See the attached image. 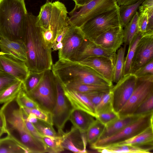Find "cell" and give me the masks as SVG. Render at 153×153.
Returning <instances> with one entry per match:
<instances>
[{
  "label": "cell",
  "mask_w": 153,
  "mask_h": 153,
  "mask_svg": "<svg viewBox=\"0 0 153 153\" xmlns=\"http://www.w3.org/2000/svg\"><path fill=\"white\" fill-rule=\"evenodd\" d=\"M36 17L27 13L22 41L27 57L26 62L29 71L37 73L51 70L53 64L52 49L46 46L40 28L36 24Z\"/></svg>",
  "instance_id": "1"
},
{
  "label": "cell",
  "mask_w": 153,
  "mask_h": 153,
  "mask_svg": "<svg viewBox=\"0 0 153 153\" xmlns=\"http://www.w3.org/2000/svg\"><path fill=\"white\" fill-rule=\"evenodd\" d=\"M16 97L4 104L0 109L4 118L5 133L28 153L47 152L44 143L34 137L27 128Z\"/></svg>",
  "instance_id": "2"
},
{
  "label": "cell",
  "mask_w": 153,
  "mask_h": 153,
  "mask_svg": "<svg viewBox=\"0 0 153 153\" xmlns=\"http://www.w3.org/2000/svg\"><path fill=\"white\" fill-rule=\"evenodd\" d=\"M51 71L64 85L83 84L113 86L91 68L78 62L59 59L53 65Z\"/></svg>",
  "instance_id": "3"
},
{
  "label": "cell",
  "mask_w": 153,
  "mask_h": 153,
  "mask_svg": "<svg viewBox=\"0 0 153 153\" xmlns=\"http://www.w3.org/2000/svg\"><path fill=\"white\" fill-rule=\"evenodd\" d=\"M27 13L24 0H0V37L22 40Z\"/></svg>",
  "instance_id": "4"
},
{
  "label": "cell",
  "mask_w": 153,
  "mask_h": 153,
  "mask_svg": "<svg viewBox=\"0 0 153 153\" xmlns=\"http://www.w3.org/2000/svg\"><path fill=\"white\" fill-rule=\"evenodd\" d=\"M119 7L117 0H93L82 7L74 8L70 11L68 13V23L80 27L90 19Z\"/></svg>",
  "instance_id": "5"
},
{
  "label": "cell",
  "mask_w": 153,
  "mask_h": 153,
  "mask_svg": "<svg viewBox=\"0 0 153 153\" xmlns=\"http://www.w3.org/2000/svg\"><path fill=\"white\" fill-rule=\"evenodd\" d=\"M122 26L119 7L115 9L101 14L87 21L81 27L85 39L94 42L105 31Z\"/></svg>",
  "instance_id": "6"
},
{
  "label": "cell",
  "mask_w": 153,
  "mask_h": 153,
  "mask_svg": "<svg viewBox=\"0 0 153 153\" xmlns=\"http://www.w3.org/2000/svg\"><path fill=\"white\" fill-rule=\"evenodd\" d=\"M153 112L143 115L114 134L98 140L90 145V147L97 150L117 144L130 139L153 125Z\"/></svg>",
  "instance_id": "7"
},
{
  "label": "cell",
  "mask_w": 153,
  "mask_h": 153,
  "mask_svg": "<svg viewBox=\"0 0 153 153\" xmlns=\"http://www.w3.org/2000/svg\"><path fill=\"white\" fill-rule=\"evenodd\" d=\"M27 94L40 108L51 113L56 99L55 76L51 69L45 71L38 84Z\"/></svg>",
  "instance_id": "8"
},
{
  "label": "cell",
  "mask_w": 153,
  "mask_h": 153,
  "mask_svg": "<svg viewBox=\"0 0 153 153\" xmlns=\"http://www.w3.org/2000/svg\"><path fill=\"white\" fill-rule=\"evenodd\" d=\"M137 77L136 85L133 92L118 112L119 117L133 114L141 104L153 93V75Z\"/></svg>",
  "instance_id": "9"
},
{
  "label": "cell",
  "mask_w": 153,
  "mask_h": 153,
  "mask_svg": "<svg viewBox=\"0 0 153 153\" xmlns=\"http://www.w3.org/2000/svg\"><path fill=\"white\" fill-rule=\"evenodd\" d=\"M56 90V99L54 107L51 112L53 125L55 126L60 134L63 131L67 122L69 120L73 110L65 95L63 86L55 76Z\"/></svg>",
  "instance_id": "10"
},
{
  "label": "cell",
  "mask_w": 153,
  "mask_h": 153,
  "mask_svg": "<svg viewBox=\"0 0 153 153\" xmlns=\"http://www.w3.org/2000/svg\"><path fill=\"white\" fill-rule=\"evenodd\" d=\"M137 77L130 73L124 76L113 86L112 94V105L114 111L118 112L125 105L136 87Z\"/></svg>",
  "instance_id": "11"
},
{
  "label": "cell",
  "mask_w": 153,
  "mask_h": 153,
  "mask_svg": "<svg viewBox=\"0 0 153 153\" xmlns=\"http://www.w3.org/2000/svg\"><path fill=\"white\" fill-rule=\"evenodd\" d=\"M85 39L84 35L80 27L69 24L62 41V47L59 50V59L73 61Z\"/></svg>",
  "instance_id": "12"
},
{
  "label": "cell",
  "mask_w": 153,
  "mask_h": 153,
  "mask_svg": "<svg viewBox=\"0 0 153 153\" xmlns=\"http://www.w3.org/2000/svg\"><path fill=\"white\" fill-rule=\"evenodd\" d=\"M153 59V34H143L137 45L131 66L130 73Z\"/></svg>",
  "instance_id": "13"
},
{
  "label": "cell",
  "mask_w": 153,
  "mask_h": 153,
  "mask_svg": "<svg viewBox=\"0 0 153 153\" xmlns=\"http://www.w3.org/2000/svg\"><path fill=\"white\" fill-rule=\"evenodd\" d=\"M62 140V146L66 149L74 153H86L87 143L86 133H82L74 126L67 132L59 134Z\"/></svg>",
  "instance_id": "14"
},
{
  "label": "cell",
  "mask_w": 153,
  "mask_h": 153,
  "mask_svg": "<svg viewBox=\"0 0 153 153\" xmlns=\"http://www.w3.org/2000/svg\"><path fill=\"white\" fill-rule=\"evenodd\" d=\"M0 70L24 81L29 70L26 62L4 54L0 51Z\"/></svg>",
  "instance_id": "15"
},
{
  "label": "cell",
  "mask_w": 153,
  "mask_h": 153,
  "mask_svg": "<svg viewBox=\"0 0 153 153\" xmlns=\"http://www.w3.org/2000/svg\"><path fill=\"white\" fill-rule=\"evenodd\" d=\"M79 62L91 68L104 79L113 84L115 63L111 59L102 56H93Z\"/></svg>",
  "instance_id": "16"
},
{
  "label": "cell",
  "mask_w": 153,
  "mask_h": 153,
  "mask_svg": "<svg viewBox=\"0 0 153 153\" xmlns=\"http://www.w3.org/2000/svg\"><path fill=\"white\" fill-rule=\"evenodd\" d=\"M93 42L116 52L124 43L123 27L120 26L112 28L100 35Z\"/></svg>",
  "instance_id": "17"
},
{
  "label": "cell",
  "mask_w": 153,
  "mask_h": 153,
  "mask_svg": "<svg viewBox=\"0 0 153 153\" xmlns=\"http://www.w3.org/2000/svg\"><path fill=\"white\" fill-rule=\"evenodd\" d=\"M95 56L108 57L115 63L116 52L103 48L86 39L78 51L73 61L79 62L88 57Z\"/></svg>",
  "instance_id": "18"
},
{
  "label": "cell",
  "mask_w": 153,
  "mask_h": 153,
  "mask_svg": "<svg viewBox=\"0 0 153 153\" xmlns=\"http://www.w3.org/2000/svg\"><path fill=\"white\" fill-rule=\"evenodd\" d=\"M63 85L65 94L73 109L84 111L95 117V107L85 94L68 90Z\"/></svg>",
  "instance_id": "19"
},
{
  "label": "cell",
  "mask_w": 153,
  "mask_h": 153,
  "mask_svg": "<svg viewBox=\"0 0 153 153\" xmlns=\"http://www.w3.org/2000/svg\"><path fill=\"white\" fill-rule=\"evenodd\" d=\"M0 52L16 59L26 62L25 48L22 40H11L0 37Z\"/></svg>",
  "instance_id": "20"
},
{
  "label": "cell",
  "mask_w": 153,
  "mask_h": 153,
  "mask_svg": "<svg viewBox=\"0 0 153 153\" xmlns=\"http://www.w3.org/2000/svg\"><path fill=\"white\" fill-rule=\"evenodd\" d=\"M143 115L133 114L120 116L118 118L105 126L103 131L98 140L109 137L114 134Z\"/></svg>",
  "instance_id": "21"
},
{
  "label": "cell",
  "mask_w": 153,
  "mask_h": 153,
  "mask_svg": "<svg viewBox=\"0 0 153 153\" xmlns=\"http://www.w3.org/2000/svg\"><path fill=\"white\" fill-rule=\"evenodd\" d=\"M117 144L131 145L142 148L150 152L153 148V125L132 138Z\"/></svg>",
  "instance_id": "22"
},
{
  "label": "cell",
  "mask_w": 153,
  "mask_h": 153,
  "mask_svg": "<svg viewBox=\"0 0 153 153\" xmlns=\"http://www.w3.org/2000/svg\"><path fill=\"white\" fill-rule=\"evenodd\" d=\"M69 120L73 126L82 133H86L96 120L95 117L84 111L77 109L72 111Z\"/></svg>",
  "instance_id": "23"
},
{
  "label": "cell",
  "mask_w": 153,
  "mask_h": 153,
  "mask_svg": "<svg viewBox=\"0 0 153 153\" xmlns=\"http://www.w3.org/2000/svg\"><path fill=\"white\" fill-rule=\"evenodd\" d=\"M66 89L83 94L95 91L108 93L110 91L113 86L99 85L93 84H77L64 85Z\"/></svg>",
  "instance_id": "24"
},
{
  "label": "cell",
  "mask_w": 153,
  "mask_h": 153,
  "mask_svg": "<svg viewBox=\"0 0 153 153\" xmlns=\"http://www.w3.org/2000/svg\"><path fill=\"white\" fill-rule=\"evenodd\" d=\"M28 151L7 135L0 139V153H27Z\"/></svg>",
  "instance_id": "25"
},
{
  "label": "cell",
  "mask_w": 153,
  "mask_h": 153,
  "mask_svg": "<svg viewBox=\"0 0 153 153\" xmlns=\"http://www.w3.org/2000/svg\"><path fill=\"white\" fill-rule=\"evenodd\" d=\"M101 153H150L142 148L130 145H114L106 147L97 150Z\"/></svg>",
  "instance_id": "26"
},
{
  "label": "cell",
  "mask_w": 153,
  "mask_h": 153,
  "mask_svg": "<svg viewBox=\"0 0 153 153\" xmlns=\"http://www.w3.org/2000/svg\"><path fill=\"white\" fill-rule=\"evenodd\" d=\"M144 0H138L135 3L128 5L119 6V13L122 26L125 27L131 19L139 7Z\"/></svg>",
  "instance_id": "27"
},
{
  "label": "cell",
  "mask_w": 153,
  "mask_h": 153,
  "mask_svg": "<svg viewBox=\"0 0 153 153\" xmlns=\"http://www.w3.org/2000/svg\"><path fill=\"white\" fill-rule=\"evenodd\" d=\"M23 87V82L18 80L1 91L0 92V104L15 98Z\"/></svg>",
  "instance_id": "28"
},
{
  "label": "cell",
  "mask_w": 153,
  "mask_h": 153,
  "mask_svg": "<svg viewBox=\"0 0 153 153\" xmlns=\"http://www.w3.org/2000/svg\"><path fill=\"white\" fill-rule=\"evenodd\" d=\"M143 33L138 32L134 36L130 44L126 56L124 60L123 76L130 73L131 66L137 44L141 37Z\"/></svg>",
  "instance_id": "29"
},
{
  "label": "cell",
  "mask_w": 153,
  "mask_h": 153,
  "mask_svg": "<svg viewBox=\"0 0 153 153\" xmlns=\"http://www.w3.org/2000/svg\"><path fill=\"white\" fill-rule=\"evenodd\" d=\"M139 13L136 12L133 18L125 27L124 30V43L129 45L134 36L139 32L138 19Z\"/></svg>",
  "instance_id": "30"
},
{
  "label": "cell",
  "mask_w": 153,
  "mask_h": 153,
  "mask_svg": "<svg viewBox=\"0 0 153 153\" xmlns=\"http://www.w3.org/2000/svg\"><path fill=\"white\" fill-rule=\"evenodd\" d=\"M126 45L121 47L117 51L113 75V82H117L123 76L124 56Z\"/></svg>",
  "instance_id": "31"
},
{
  "label": "cell",
  "mask_w": 153,
  "mask_h": 153,
  "mask_svg": "<svg viewBox=\"0 0 153 153\" xmlns=\"http://www.w3.org/2000/svg\"><path fill=\"white\" fill-rule=\"evenodd\" d=\"M105 125L96 119L86 132L87 142L90 145L97 141L101 134Z\"/></svg>",
  "instance_id": "32"
},
{
  "label": "cell",
  "mask_w": 153,
  "mask_h": 153,
  "mask_svg": "<svg viewBox=\"0 0 153 153\" xmlns=\"http://www.w3.org/2000/svg\"><path fill=\"white\" fill-rule=\"evenodd\" d=\"M42 139L46 147L47 152L59 153L64 151V149L61 144V136L56 137L43 136Z\"/></svg>",
  "instance_id": "33"
},
{
  "label": "cell",
  "mask_w": 153,
  "mask_h": 153,
  "mask_svg": "<svg viewBox=\"0 0 153 153\" xmlns=\"http://www.w3.org/2000/svg\"><path fill=\"white\" fill-rule=\"evenodd\" d=\"M15 99L20 107L31 108H40L38 104L28 95L24 87L19 92Z\"/></svg>",
  "instance_id": "34"
},
{
  "label": "cell",
  "mask_w": 153,
  "mask_h": 153,
  "mask_svg": "<svg viewBox=\"0 0 153 153\" xmlns=\"http://www.w3.org/2000/svg\"><path fill=\"white\" fill-rule=\"evenodd\" d=\"M44 71L37 73L29 71V74L23 82L24 89L27 93L34 89L42 79Z\"/></svg>",
  "instance_id": "35"
},
{
  "label": "cell",
  "mask_w": 153,
  "mask_h": 153,
  "mask_svg": "<svg viewBox=\"0 0 153 153\" xmlns=\"http://www.w3.org/2000/svg\"><path fill=\"white\" fill-rule=\"evenodd\" d=\"M42 136L52 137H58L60 135L56 132L53 125L46 122L38 119L33 124Z\"/></svg>",
  "instance_id": "36"
},
{
  "label": "cell",
  "mask_w": 153,
  "mask_h": 153,
  "mask_svg": "<svg viewBox=\"0 0 153 153\" xmlns=\"http://www.w3.org/2000/svg\"><path fill=\"white\" fill-rule=\"evenodd\" d=\"M21 108L27 114L30 113L33 114L38 119L53 126L51 113L40 108H35L25 107H22Z\"/></svg>",
  "instance_id": "37"
},
{
  "label": "cell",
  "mask_w": 153,
  "mask_h": 153,
  "mask_svg": "<svg viewBox=\"0 0 153 153\" xmlns=\"http://www.w3.org/2000/svg\"><path fill=\"white\" fill-rule=\"evenodd\" d=\"M113 110L112 94L111 91L105 94L99 103L95 107V114Z\"/></svg>",
  "instance_id": "38"
},
{
  "label": "cell",
  "mask_w": 153,
  "mask_h": 153,
  "mask_svg": "<svg viewBox=\"0 0 153 153\" xmlns=\"http://www.w3.org/2000/svg\"><path fill=\"white\" fill-rule=\"evenodd\" d=\"M153 112V93L141 104L133 114L144 115Z\"/></svg>",
  "instance_id": "39"
},
{
  "label": "cell",
  "mask_w": 153,
  "mask_h": 153,
  "mask_svg": "<svg viewBox=\"0 0 153 153\" xmlns=\"http://www.w3.org/2000/svg\"><path fill=\"white\" fill-rule=\"evenodd\" d=\"M114 110L96 114L95 119L105 126L119 118Z\"/></svg>",
  "instance_id": "40"
},
{
  "label": "cell",
  "mask_w": 153,
  "mask_h": 153,
  "mask_svg": "<svg viewBox=\"0 0 153 153\" xmlns=\"http://www.w3.org/2000/svg\"><path fill=\"white\" fill-rule=\"evenodd\" d=\"M18 80L13 76L0 70V92Z\"/></svg>",
  "instance_id": "41"
},
{
  "label": "cell",
  "mask_w": 153,
  "mask_h": 153,
  "mask_svg": "<svg viewBox=\"0 0 153 153\" xmlns=\"http://www.w3.org/2000/svg\"><path fill=\"white\" fill-rule=\"evenodd\" d=\"M134 74L137 77L153 75V59L141 67Z\"/></svg>",
  "instance_id": "42"
},
{
  "label": "cell",
  "mask_w": 153,
  "mask_h": 153,
  "mask_svg": "<svg viewBox=\"0 0 153 153\" xmlns=\"http://www.w3.org/2000/svg\"><path fill=\"white\" fill-rule=\"evenodd\" d=\"M102 91H95L85 94L95 107L99 103L106 93Z\"/></svg>",
  "instance_id": "43"
},
{
  "label": "cell",
  "mask_w": 153,
  "mask_h": 153,
  "mask_svg": "<svg viewBox=\"0 0 153 153\" xmlns=\"http://www.w3.org/2000/svg\"><path fill=\"white\" fill-rule=\"evenodd\" d=\"M22 112L25 123L28 130L34 137L43 142L42 139V137L43 136L41 135L39 132L32 123L27 121L26 120L22 112Z\"/></svg>",
  "instance_id": "44"
},
{
  "label": "cell",
  "mask_w": 153,
  "mask_h": 153,
  "mask_svg": "<svg viewBox=\"0 0 153 153\" xmlns=\"http://www.w3.org/2000/svg\"><path fill=\"white\" fill-rule=\"evenodd\" d=\"M138 19L139 31L143 34L146 31L148 22V15L146 12L140 13Z\"/></svg>",
  "instance_id": "45"
},
{
  "label": "cell",
  "mask_w": 153,
  "mask_h": 153,
  "mask_svg": "<svg viewBox=\"0 0 153 153\" xmlns=\"http://www.w3.org/2000/svg\"><path fill=\"white\" fill-rule=\"evenodd\" d=\"M148 22L146 31L143 33L153 34V9L147 10Z\"/></svg>",
  "instance_id": "46"
},
{
  "label": "cell",
  "mask_w": 153,
  "mask_h": 153,
  "mask_svg": "<svg viewBox=\"0 0 153 153\" xmlns=\"http://www.w3.org/2000/svg\"><path fill=\"white\" fill-rule=\"evenodd\" d=\"M151 9H153V0H144L138 9L140 13Z\"/></svg>",
  "instance_id": "47"
},
{
  "label": "cell",
  "mask_w": 153,
  "mask_h": 153,
  "mask_svg": "<svg viewBox=\"0 0 153 153\" xmlns=\"http://www.w3.org/2000/svg\"><path fill=\"white\" fill-rule=\"evenodd\" d=\"M75 3L74 8H77L88 4L93 0H72Z\"/></svg>",
  "instance_id": "48"
},
{
  "label": "cell",
  "mask_w": 153,
  "mask_h": 153,
  "mask_svg": "<svg viewBox=\"0 0 153 153\" xmlns=\"http://www.w3.org/2000/svg\"><path fill=\"white\" fill-rule=\"evenodd\" d=\"M138 0H117L119 6L128 5L136 3Z\"/></svg>",
  "instance_id": "49"
},
{
  "label": "cell",
  "mask_w": 153,
  "mask_h": 153,
  "mask_svg": "<svg viewBox=\"0 0 153 153\" xmlns=\"http://www.w3.org/2000/svg\"><path fill=\"white\" fill-rule=\"evenodd\" d=\"M4 120L3 115L0 110V127L4 128Z\"/></svg>",
  "instance_id": "50"
},
{
  "label": "cell",
  "mask_w": 153,
  "mask_h": 153,
  "mask_svg": "<svg viewBox=\"0 0 153 153\" xmlns=\"http://www.w3.org/2000/svg\"><path fill=\"white\" fill-rule=\"evenodd\" d=\"M4 133H5L4 129L0 127V137Z\"/></svg>",
  "instance_id": "51"
}]
</instances>
